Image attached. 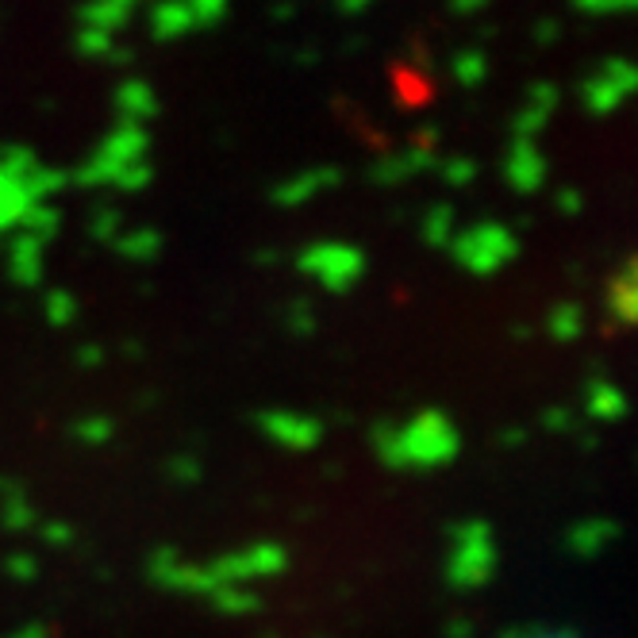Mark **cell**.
I'll use <instances>...</instances> for the list:
<instances>
[{"label":"cell","mask_w":638,"mask_h":638,"mask_svg":"<svg viewBox=\"0 0 638 638\" xmlns=\"http://www.w3.org/2000/svg\"><path fill=\"white\" fill-rule=\"evenodd\" d=\"M85 189H123L135 193L151 182V135L139 123L116 120V128L97 143V151L77 169Z\"/></svg>","instance_id":"6da1fadb"},{"label":"cell","mask_w":638,"mask_h":638,"mask_svg":"<svg viewBox=\"0 0 638 638\" xmlns=\"http://www.w3.org/2000/svg\"><path fill=\"white\" fill-rule=\"evenodd\" d=\"M62 189V177L35 158L28 146H8L0 154V235L20 228L28 208L46 205Z\"/></svg>","instance_id":"7a4b0ae2"},{"label":"cell","mask_w":638,"mask_h":638,"mask_svg":"<svg viewBox=\"0 0 638 638\" xmlns=\"http://www.w3.org/2000/svg\"><path fill=\"white\" fill-rule=\"evenodd\" d=\"M450 254H454V262L465 270V274L493 277L496 270H504L512 258H516V235H512L504 223L481 220V223H470V228L454 231Z\"/></svg>","instance_id":"3957f363"},{"label":"cell","mask_w":638,"mask_h":638,"mask_svg":"<svg viewBox=\"0 0 638 638\" xmlns=\"http://www.w3.org/2000/svg\"><path fill=\"white\" fill-rule=\"evenodd\" d=\"M297 270L327 293H350L365 277V254L354 243L316 239L297 254Z\"/></svg>","instance_id":"277c9868"},{"label":"cell","mask_w":638,"mask_h":638,"mask_svg":"<svg viewBox=\"0 0 638 638\" xmlns=\"http://www.w3.org/2000/svg\"><path fill=\"white\" fill-rule=\"evenodd\" d=\"M458 447V435L442 411H419L408 427L385 435L388 462H442Z\"/></svg>","instance_id":"5b68a950"},{"label":"cell","mask_w":638,"mask_h":638,"mask_svg":"<svg viewBox=\"0 0 638 638\" xmlns=\"http://www.w3.org/2000/svg\"><path fill=\"white\" fill-rule=\"evenodd\" d=\"M139 12V0H85L77 12V54L85 58H112L116 38Z\"/></svg>","instance_id":"8992f818"},{"label":"cell","mask_w":638,"mask_h":638,"mask_svg":"<svg viewBox=\"0 0 638 638\" xmlns=\"http://www.w3.org/2000/svg\"><path fill=\"white\" fill-rule=\"evenodd\" d=\"M231 12V0H154L151 35L158 43H174L193 31H208L223 23Z\"/></svg>","instance_id":"52a82bcc"},{"label":"cell","mask_w":638,"mask_h":638,"mask_svg":"<svg viewBox=\"0 0 638 638\" xmlns=\"http://www.w3.org/2000/svg\"><path fill=\"white\" fill-rule=\"evenodd\" d=\"M638 92V62H627V58H612L581 85V100L593 116H608L624 105L627 97Z\"/></svg>","instance_id":"ba28073f"},{"label":"cell","mask_w":638,"mask_h":638,"mask_svg":"<svg viewBox=\"0 0 638 638\" xmlns=\"http://www.w3.org/2000/svg\"><path fill=\"white\" fill-rule=\"evenodd\" d=\"M46 246H51L46 235H38V231H31V228H15V239L8 243V277H12L15 285H23V289L43 282Z\"/></svg>","instance_id":"9c48e42d"},{"label":"cell","mask_w":638,"mask_h":638,"mask_svg":"<svg viewBox=\"0 0 638 638\" xmlns=\"http://www.w3.org/2000/svg\"><path fill=\"white\" fill-rule=\"evenodd\" d=\"M431 158H435V135L427 131V135L411 139L404 151L381 158L377 166H373V182H377V185H400V182H408L416 169L431 166Z\"/></svg>","instance_id":"30bf717a"},{"label":"cell","mask_w":638,"mask_h":638,"mask_svg":"<svg viewBox=\"0 0 638 638\" xmlns=\"http://www.w3.org/2000/svg\"><path fill=\"white\" fill-rule=\"evenodd\" d=\"M334 182H339V169L316 166V169H305V174H293V177H285V182H277L270 197H274L277 208H305V205H312L316 197H323L327 189H334Z\"/></svg>","instance_id":"8fae6325"},{"label":"cell","mask_w":638,"mask_h":638,"mask_svg":"<svg viewBox=\"0 0 638 638\" xmlns=\"http://www.w3.org/2000/svg\"><path fill=\"white\" fill-rule=\"evenodd\" d=\"M504 174H508V182L516 193H535L542 182H547V162H542V154L535 151L531 139H512Z\"/></svg>","instance_id":"7c38bea8"},{"label":"cell","mask_w":638,"mask_h":638,"mask_svg":"<svg viewBox=\"0 0 638 638\" xmlns=\"http://www.w3.org/2000/svg\"><path fill=\"white\" fill-rule=\"evenodd\" d=\"M112 108H116V120L146 128V123L158 116V92H154L146 81H123L112 97Z\"/></svg>","instance_id":"4fadbf2b"},{"label":"cell","mask_w":638,"mask_h":638,"mask_svg":"<svg viewBox=\"0 0 638 638\" xmlns=\"http://www.w3.org/2000/svg\"><path fill=\"white\" fill-rule=\"evenodd\" d=\"M608 308L619 323H631L638 327V254L612 277L608 285Z\"/></svg>","instance_id":"5bb4252c"},{"label":"cell","mask_w":638,"mask_h":638,"mask_svg":"<svg viewBox=\"0 0 638 638\" xmlns=\"http://www.w3.org/2000/svg\"><path fill=\"white\" fill-rule=\"evenodd\" d=\"M554 105H558V89H554V85H535V89L527 92L519 116H516V139H531L535 131L547 128Z\"/></svg>","instance_id":"9a60e30c"},{"label":"cell","mask_w":638,"mask_h":638,"mask_svg":"<svg viewBox=\"0 0 638 638\" xmlns=\"http://www.w3.org/2000/svg\"><path fill=\"white\" fill-rule=\"evenodd\" d=\"M266 431L282 442H297V447H308V442L319 435V424L308 416H297V411H274L266 416Z\"/></svg>","instance_id":"2e32d148"},{"label":"cell","mask_w":638,"mask_h":638,"mask_svg":"<svg viewBox=\"0 0 638 638\" xmlns=\"http://www.w3.org/2000/svg\"><path fill=\"white\" fill-rule=\"evenodd\" d=\"M112 246L123 254L128 262H151L158 258L162 251V235L154 228H135V231H120V235L112 239Z\"/></svg>","instance_id":"e0dca14e"},{"label":"cell","mask_w":638,"mask_h":638,"mask_svg":"<svg viewBox=\"0 0 638 638\" xmlns=\"http://www.w3.org/2000/svg\"><path fill=\"white\" fill-rule=\"evenodd\" d=\"M43 316L51 327H69L77 319V297L66 289H51L43 297Z\"/></svg>","instance_id":"ac0fdd59"},{"label":"cell","mask_w":638,"mask_h":638,"mask_svg":"<svg viewBox=\"0 0 638 638\" xmlns=\"http://www.w3.org/2000/svg\"><path fill=\"white\" fill-rule=\"evenodd\" d=\"M424 239L431 246H450V239H454V212L450 208H431L424 220Z\"/></svg>","instance_id":"d6986e66"},{"label":"cell","mask_w":638,"mask_h":638,"mask_svg":"<svg viewBox=\"0 0 638 638\" xmlns=\"http://www.w3.org/2000/svg\"><path fill=\"white\" fill-rule=\"evenodd\" d=\"M454 77H458V85H465V89H477V85L485 81V54H477V51L458 54Z\"/></svg>","instance_id":"ffe728a7"},{"label":"cell","mask_w":638,"mask_h":638,"mask_svg":"<svg viewBox=\"0 0 638 638\" xmlns=\"http://www.w3.org/2000/svg\"><path fill=\"white\" fill-rule=\"evenodd\" d=\"M550 331H554L558 342L578 339L581 334V308L578 305H558L554 312H550Z\"/></svg>","instance_id":"44dd1931"},{"label":"cell","mask_w":638,"mask_h":638,"mask_svg":"<svg viewBox=\"0 0 638 638\" xmlns=\"http://www.w3.org/2000/svg\"><path fill=\"white\" fill-rule=\"evenodd\" d=\"M120 231H123L120 212H112V208H97V216L89 220V235L97 239V243H112Z\"/></svg>","instance_id":"7402d4cb"},{"label":"cell","mask_w":638,"mask_h":638,"mask_svg":"<svg viewBox=\"0 0 638 638\" xmlns=\"http://www.w3.org/2000/svg\"><path fill=\"white\" fill-rule=\"evenodd\" d=\"M316 323H319V316H316V308L308 305V300H297V305L289 308V331H293V334L308 339V334L316 331Z\"/></svg>","instance_id":"603a6c76"},{"label":"cell","mask_w":638,"mask_h":638,"mask_svg":"<svg viewBox=\"0 0 638 638\" xmlns=\"http://www.w3.org/2000/svg\"><path fill=\"white\" fill-rule=\"evenodd\" d=\"M442 177H447L450 185H470L473 177H477V162H470V158H447V162H442Z\"/></svg>","instance_id":"cb8c5ba5"},{"label":"cell","mask_w":638,"mask_h":638,"mask_svg":"<svg viewBox=\"0 0 638 638\" xmlns=\"http://www.w3.org/2000/svg\"><path fill=\"white\" fill-rule=\"evenodd\" d=\"M585 12H627V8H638V0H573Z\"/></svg>","instance_id":"d4e9b609"},{"label":"cell","mask_w":638,"mask_h":638,"mask_svg":"<svg viewBox=\"0 0 638 638\" xmlns=\"http://www.w3.org/2000/svg\"><path fill=\"white\" fill-rule=\"evenodd\" d=\"M488 0H450V8H454L458 15H473V12H481Z\"/></svg>","instance_id":"484cf974"},{"label":"cell","mask_w":638,"mask_h":638,"mask_svg":"<svg viewBox=\"0 0 638 638\" xmlns=\"http://www.w3.org/2000/svg\"><path fill=\"white\" fill-rule=\"evenodd\" d=\"M100 358H105V350H100V346H85V350H77V362H81V365H97Z\"/></svg>","instance_id":"4316f807"},{"label":"cell","mask_w":638,"mask_h":638,"mask_svg":"<svg viewBox=\"0 0 638 638\" xmlns=\"http://www.w3.org/2000/svg\"><path fill=\"white\" fill-rule=\"evenodd\" d=\"M370 4H377V0H339V8H342V12H346V15L365 12V8H370Z\"/></svg>","instance_id":"83f0119b"}]
</instances>
